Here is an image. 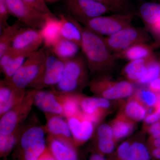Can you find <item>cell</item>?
Listing matches in <instances>:
<instances>
[{"label":"cell","instance_id":"obj_29","mask_svg":"<svg viewBox=\"0 0 160 160\" xmlns=\"http://www.w3.org/2000/svg\"><path fill=\"white\" fill-rule=\"evenodd\" d=\"M148 58L129 61L126 64L122 72L127 81L131 83H138L146 74Z\"/></svg>","mask_w":160,"mask_h":160},{"label":"cell","instance_id":"obj_33","mask_svg":"<svg viewBox=\"0 0 160 160\" xmlns=\"http://www.w3.org/2000/svg\"><path fill=\"white\" fill-rule=\"evenodd\" d=\"M160 76V63L152 55L147 59V69L146 74L138 84L149 85Z\"/></svg>","mask_w":160,"mask_h":160},{"label":"cell","instance_id":"obj_48","mask_svg":"<svg viewBox=\"0 0 160 160\" xmlns=\"http://www.w3.org/2000/svg\"></svg>","mask_w":160,"mask_h":160},{"label":"cell","instance_id":"obj_41","mask_svg":"<svg viewBox=\"0 0 160 160\" xmlns=\"http://www.w3.org/2000/svg\"><path fill=\"white\" fill-rule=\"evenodd\" d=\"M148 28L155 37L160 40V20Z\"/></svg>","mask_w":160,"mask_h":160},{"label":"cell","instance_id":"obj_14","mask_svg":"<svg viewBox=\"0 0 160 160\" xmlns=\"http://www.w3.org/2000/svg\"><path fill=\"white\" fill-rule=\"evenodd\" d=\"M66 120L76 147L86 143L93 135L95 125L86 118L82 112L78 115Z\"/></svg>","mask_w":160,"mask_h":160},{"label":"cell","instance_id":"obj_9","mask_svg":"<svg viewBox=\"0 0 160 160\" xmlns=\"http://www.w3.org/2000/svg\"><path fill=\"white\" fill-rule=\"evenodd\" d=\"M5 2L10 14L29 28L39 30L47 18L51 16L38 11L22 0H5Z\"/></svg>","mask_w":160,"mask_h":160},{"label":"cell","instance_id":"obj_46","mask_svg":"<svg viewBox=\"0 0 160 160\" xmlns=\"http://www.w3.org/2000/svg\"><path fill=\"white\" fill-rule=\"evenodd\" d=\"M0 1H5V0H0Z\"/></svg>","mask_w":160,"mask_h":160},{"label":"cell","instance_id":"obj_28","mask_svg":"<svg viewBox=\"0 0 160 160\" xmlns=\"http://www.w3.org/2000/svg\"><path fill=\"white\" fill-rule=\"evenodd\" d=\"M114 54L117 59H124L129 61L148 58L153 55L152 48L146 43L136 44Z\"/></svg>","mask_w":160,"mask_h":160},{"label":"cell","instance_id":"obj_43","mask_svg":"<svg viewBox=\"0 0 160 160\" xmlns=\"http://www.w3.org/2000/svg\"><path fill=\"white\" fill-rule=\"evenodd\" d=\"M87 160H109L106 156L94 151L91 153Z\"/></svg>","mask_w":160,"mask_h":160},{"label":"cell","instance_id":"obj_19","mask_svg":"<svg viewBox=\"0 0 160 160\" xmlns=\"http://www.w3.org/2000/svg\"><path fill=\"white\" fill-rule=\"evenodd\" d=\"M47 146L56 160H80L77 147L72 143L50 136Z\"/></svg>","mask_w":160,"mask_h":160},{"label":"cell","instance_id":"obj_20","mask_svg":"<svg viewBox=\"0 0 160 160\" xmlns=\"http://www.w3.org/2000/svg\"><path fill=\"white\" fill-rule=\"evenodd\" d=\"M46 116L47 123L45 129L49 135L74 144L69 124L64 117L50 114H46Z\"/></svg>","mask_w":160,"mask_h":160},{"label":"cell","instance_id":"obj_36","mask_svg":"<svg viewBox=\"0 0 160 160\" xmlns=\"http://www.w3.org/2000/svg\"><path fill=\"white\" fill-rule=\"evenodd\" d=\"M26 4L31 6L38 11L49 15L53 16L44 0H22Z\"/></svg>","mask_w":160,"mask_h":160},{"label":"cell","instance_id":"obj_18","mask_svg":"<svg viewBox=\"0 0 160 160\" xmlns=\"http://www.w3.org/2000/svg\"><path fill=\"white\" fill-rule=\"evenodd\" d=\"M31 54L17 52L10 48L0 57V69L4 79L9 81Z\"/></svg>","mask_w":160,"mask_h":160},{"label":"cell","instance_id":"obj_10","mask_svg":"<svg viewBox=\"0 0 160 160\" xmlns=\"http://www.w3.org/2000/svg\"><path fill=\"white\" fill-rule=\"evenodd\" d=\"M64 67L65 63L49 50L39 75L30 87L33 89H42L56 86L62 76Z\"/></svg>","mask_w":160,"mask_h":160},{"label":"cell","instance_id":"obj_25","mask_svg":"<svg viewBox=\"0 0 160 160\" xmlns=\"http://www.w3.org/2000/svg\"><path fill=\"white\" fill-rule=\"evenodd\" d=\"M147 109L133 95L123 103L120 112L134 122L145 119Z\"/></svg>","mask_w":160,"mask_h":160},{"label":"cell","instance_id":"obj_7","mask_svg":"<svg viewBox=\"0 0 160 160\" xmlns=\"http://www.w3.org/2000/svg\"><path fill=\"white\" fill-rule=\"evenodd\" d=\"M35 89L29 90L22 101L1 117L0 134L9 135L20 127L34 105Z\"/></svg>","mask_w":160,"mask_h":160},{"label":"cell","instance_id":"obj_2","mask_svg":"<svg viewBox=\"0 0 160 160\" xmlns=\"http://www.w3.org/2000/svg\"><path fill=\"white\" fill-rule=\"evenodd\" d=\"M47 147L45 129L32 126L21 135L14 149L13 160H38Z\"/></svg>","mask_w":160,"mask_h":160},{"label":"cell","instance_id":"obj_23","mask_svg":"<svg viewBox=\"0 0 160 160\" xmlns=\"http://www.w3.org/2000/svg\"><path fill=\"white\" fill-rule=\"evenodd\" d=\"M60 34L61 38L76 43L81 47L82 40V29L77 21L74 18H69L62 15Z\"/></svg>","mask_w":160,"mask_h":160},{"label":"cell","instance_id":"obj_47","mask_svg":"<svg viewBox=\"0 0 160 160\" xmlns=\"http://www.w3.org/2000/svg\"><path fill=\"white\" fill-rule=\"evenodd\" d=\"M50 1H52V0H50Z\"/></svg>","mask_w":160,"mask_h":160},{"label":"cell","instance_id":"obj_12","mask_svg":"<svg viewBox=\"0 0 160 160\" xmlns=\"http://www.w3.org/2000/svg\"><path fill=\"white\" fill-rule=\"evenodd\" d=\"M79 102L82 114L95 126L106 116L111 107L109 100L97 96L89 97L79 94Z\"/></svg>","mask_w":160,"mask_h":160},{"label":"cell","instance_id":"obj_4","mask_svg":"<svg viewBox=\"0 0 160 160\" xmlns=\"http://www.w3.org/2000/svg\"><path fill=\"white\" fill-rule=\"evenodd\" d=\"M90 91L96 96L110 100L131 97L135 92L132 83L128 81H115L108 75H99L89 84Z\"/></svg>","mask_w":160,"mask_h":160},{"label":"cell","instance_id":"obj_5","mask_svg":"<svg viewBox=\"0 0 160 160\" xmlns=\"http://www.w3.org/2000/svg\"><path fill=\"white\" fill-rule=\"evenodd\" d=\"M49 51L44 46L32 53L9 81L20 89L30 87L39 75Z\"/></svg>","mask_w":160,"mask_h":160},{"label":"cell","instance_id":"obj_8","mask_svg":"<svg viewBox=\"0 0 160 160\" xmlns=\"http://www.w3.org/2000/svg\"><path fill=\"white\" fill-rule=\"evenodd\" d=\"M104 39L112 52L116 53L136 44L147 43L149 38L145 29L132 26Z\"/></svg>","mask_w":160,"mask_h":160},{"label":"cell","instance_id":"obj_11","mask_svg":"<svg viewBox=\"0 0 160 160\" xmlns=\"http://www.w3.org/2000/svg\"><path fill=\"white\" fill-rule=\"evenodd\" d=\"M66 7L72 18L83 24L111 12L107 6L93 0H66Z\"/></svg>","mask_w":160,"mask_h":160},{"label":"cell","instance_id":"obj_40","mask_svg":"<svg viewBox=\"0 0 160 160\" xmlns=\"http://www.w3.org/2000/svg\"><path fill=\"white\" fill-rule=\"evenodd\" d=\"M148 88L157 94L160 93V76L148 85Z\"/></svg>","mask_w":160,"mask_h":160},{"label":"cell","instance_id":"obj_1","mask_svg":"<svg viewBox=\"0 0 160 160\" xmlns=\"http://www.w3.org/2000/svg\"><path fill=\"white\" fill-rule=\"evenodd\" d=\"M81 48L88 69L92 73L108 75L114 69L117 58L101 35L82 28Z\"/></svg>","mask_w":160,"mask_h":160},{"label":"cell","instance_id":"obj_24","mask_svg":"<svg viewBox=\"0 0 160 160\" xmlns=\"http://www.w3.org/2000/svg\"><path fill=\"white\" fill-rule=\"evenodd\" d=\"M80 48L76 43L61 38L49 49L52 54L65 62L76 57Z\"/></svg>","mask_w":160,"mask_h":160},{"label":"cell","instance_id":"obj_37","mask_svg":"<svg viewBox=\"0 0 160 160\" xmlns=\"http://www.w3.org/2000/svg\"><path fill=\"white\" fill-rule=\"evenodd\" d=\"M5 1H0V27L1 31L9 26L7 21L10 15Z\"/></svg>","mask_w":160,"mask_h":160},{"label":"cell","instance_id":"obj_34","mask_svg":"<svg viewBox=\"0 0 160 160\" xmlns=\"http://www.w3.org/2000/svg\"><path fill=\"white\" fill-rule=\"evenodd\" d=\"M105 5L114 13L134 12L128 0H93Z\"/></svg>","mask_w":160,"mask_h":160},{"label":"cell","instance_id":"obj_15","mask_svg":"<svg viewBox=\"0 0 160 160\" xmlns=\"http://www.w3.org/2000/svg\"><path fill=\"white\" fill-rule=\"evenodd\" d=\"M26 89L16 87L9 81L0 82V117L9 111L22 101L26 96Z\"/></svg>","mask_w":160,"mask_h":160},{"label":"cell","instance_id":"obj_6","mask_svg":"<svg viewBox=\"0 0 160 160\" xmlns=\"http://www.w3.org/2000/svg\"><path fill=\"white\" fill-rule=\"evenodd\" d=\"M134 12L114 13L109 16H101L84 23L87 28L97 34L107 36L116 33L126 27L132 26Z\"/></svg>","mask_w":160,"mask_h":160},{"label":"cell","instance_id":"obj_32","mask_svg":"<svg viewBox=\"0 0 160 160\" xmlns=\"http://www.w3.org/2000/svg\"><path fill=\"white\" fill-rule=\"evenodd\" d=\"M20 22L9 25L1 31L0 36V57L11 47L12 41L18 30L21 29Z\"/></svg>","mask_w":160,"mask_h":160},{"label":"cell","instance_id":"obj_17","mask_svg":"<svg viewBox=\"0 0 160 160\" xmlns=\"http://www.w3.org/2000/svg\"><path fill=\"white\" fill-rule=\"evenodd\" d=\"M34 104L46 114L63 116L62 107L58 99L56 91L35 89Z\"/></svg>","mask_w":160,"mask_h":160},{"label":"cell","instance_id":"obj_16","mask_svg":"<svg viewBox=\"0 0 160 160\" xmlns=\"http://www.w3.org/2000/svg\"><path fill=\"white\" fill-rule=\"evenodd\" d=\"M118 160H151L148 145L140 141L127 140L121 143L116 151Z\"/></svg>","mask_w":160,"mask_h":160},{"label":"cell","instance_id":"obj_38","mask_svg":"<svg viewBox=\"0 0 160 160\" xmlns=\"http://www.w3.org/2000/svg\"><path fill=\"white\" fill-rule=\"evenodd\" d=\"M145 129L152 138H160V120L150 126L145 127Z\"/></svg>","mask_w":160,"mask_h":160},{"label":"cell","instance_id":"obj_26","mask_svg":"<svg viewBox=\"0 0 160 160\" xmlns=\"http://www.w3.org/2000/svg\"><path fill=\"white\" fill-rule=\"evenodd\" d=\"M135 123L120 112L110 124L116 142L131 134L134 130Z\"/></svg>","mask_w":160,"mask_h":160},{"label":"cell","instance_id":"obj_31","mask_svg":"<svg viewBox=\"0 0 160 160\" xmlns=\"http://www.w3.org/2000/svg\"><path fill=\"white\" fill-rule=\"evenodd\" d=\"M22 132L20 127L11 134H0V157L6 159L17 145Z\"/></svg>","mask_w":160,"mask_h":160},{"label":"cell","instance_id":"obj_39","mask_svg":"<svg viewBox=\"0 0 160 160\" xmlns=\"http://www.w3.org/2000/svg\"><path fill=\"white\" fill-rule=\"evenodd\" d=\"M160 120V114L156 112L153 111L146 115L145 119L144 120L145 124V127L150 126L158 122Z\"/></svg>","mask_w":160,"mask_h":160},{"label":"cell","instance_id":"obj_22","mask_svg":"<svg viewBox=\"0 0 160 160\" xmlns=\"http://www.w3.org/2000/svg\"><path fill=\"white\" fill-rule=\"evenodd\" d=\"M60 19L55 16L48 17L42 27L39 29L40 34L45 47L50 49L61 38Z\"/></svg>","mask_w":160,"mask_h":160},{"label":"cell","instance_id":"obj_13","mask_svg":"<svg viewBox=\"0 0 160 160\" xmlns=\"http://www.w3.org/2000/svg\"><path fill=\"white\" fill-rule=\"evenodd\" d=\"M43 43L39 30L21 28L12 41L11 48L17 52L32 54L39 49Z\"/></svg>","mask_w":160,"mask_h":160},{"label":"cell","instance_id":"obj_30","mask_svg":"<svg viewBox=\"0 0 160 160\" xmlns=\"http://www.w3.org/2000/svg\"><path fill=\"white\" fill-rule=\"evenodd\" d=\"M139 14L147 27L160 20V4L147 2L140 7Z\"/></svg>","mask_w":160,"mask_h":160},{"label":"cell","instance_id":"obj_35","mask_svg":"<svg viewBox=\"0 0 160 160\" xmlns=\"http://www.w3.org/2000/svg\"><path fill=\"white\" fill-rule=\"evenodd\" d=\"M132 95L148 109L153 108L157 103L158 94L152 91L148 88L137 89Z\"/></svg>","mask_w":160,"mask_h":160},{"label":"cell","instance_id":"obj_3","mask_svg":"<svg viewBox=\"0 0 160 160\" xmlns=\"http://www.w3.org/2000/svg\"><path fill=\"white\" fill-rule=\"evenodd\" d=\"M64 71L59 82L57 85L58 91L63 93H78L86 86L88 80V69L85 57L78 55L65 62Z\"/></svg>","mask_w":160,"mask_h":160},{"label":"cell","instance_id":"obj_27","mask_svg":"<svg viewBox=\"0 0 160 160\" xmlns=\"http://www.w3.org/2000/svg\"><path fill=\"white\" fill-rule=\"evenodd\" d=\"M56 91L58 99L62 107L64 117L69 118L81 113L78 93H63Z\"/></svg>","mask_w":160,"mask_h":160},{"label":"cell","instance_id":"obj_42","mask_svg":"<svg viewBox=\"0 0 160 160\" xmlns=\"http://www.w3.org/2000/svg\"><path fill=\"white\" fill-rule=\"evenodd\" d=\"M38 160H56V159L47 146L46 150L43 152L42 154L40 156Z\"/></svg>","mask_w":160,"mask_h":160},{"label":"cell","instance_id":"obj_21","mask_svg":"<svg viewBox=\"0 0 160 160\" xmlns=\"http://www.w3.org/2000/svg\"><path fill=\"white\" fill-rule=\"evenodd\" d=\"M96 137L95 151L106 156L113 153L116 143L110 125L103 124L98 127Z\"/></svg>","mask_w":160,"mask_h":160},{"label":"cell","instance_id":"obj_45","mask_svg":"<svg viewBox=\"0 0 160 160\" xmlns=\"http://www.w3.org/2000/svg\"><path fill=\"white\" fill-rule=\"evenodd\" d=\"M147 145L149 147L160 148V138L155 139L149 138Z\"/></svg>","mask_w":160,"mask_h":160},{"label":"cell","instance_id":"obj_44","mask_svg":"<svg viewBox=\"0 0 160 160\" xmlns=\"http://www.w3.org/2000/svg\"><path fill=\"white\" fill-rule=\"evenodd\" d=\"M149 148L151 157L157 160H160V148L151 147Z\"/></svg>","mask_w":160,"mask_h":160}]
</instances>
